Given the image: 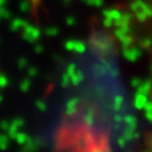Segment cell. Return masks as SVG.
Instances as JSON below:
<instances>
[]
</instances>
